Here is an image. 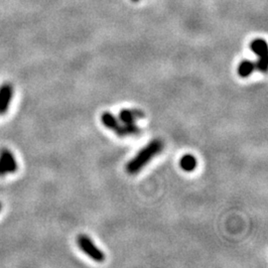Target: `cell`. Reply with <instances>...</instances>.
I'll return each mask as SVG.
<instances>
[{"label": "cell", "instance_id": "277c9868", "mask_svg": "<svg viewBox=\"0 0 268 268\" xmlns=\"http://www.w3.org/2000/svg\"><path fill=\"white\" fill-rule=\"evenodd\" d=\"M101 121L103 123V125L113 130L117 135L120 136V137H125L128 136V131H127V124L122 123L118 117H117L116 116H114L113 114L110 113H104L101 116Z\"/></svg>", "mask_w": 268, "mask_h": 268}, {"label": "cell", "instance_id": "7a4b0ae2", "mask_svg": "<svg viewBox=\"0 0 268 268\" xmlns=\"http://www.w3.org/2000/svg\"><path fill=\"white\" fill-rule=\"evenodd\" d=\"M77 243L79 248L84 252L88 257L97 262H102L105 258L104 253L93 242V240L85 234H80L77 238Z\"/></svg>", "mask_w": 268, "mask_h": 268}, {"label": "cell", "instance_id": "8992f818", "mask_svg": "<svg viewBox=\"0 0 268 268\" xmlns=\"http://www.w3.org/2000/svg\"><path fill=\"white\" fill-rule=\"evenodd\" d=\"M143 117H144V114L141 110H138V109H122L118 116V119L124 124L134 123L137 119H140Z\"/></svg>", "mask_w": 268, "mask_h": 268}, {"label": "cell", "instance_id": "8fae6325", "mask_svg": "<svg viewBox=\"0 0 268 268\" xmlns=\"http://www.w3.org/2000/svg\"><path fill=\"white\" fill-rule=\"evenodd\" d=\"M131 1H133V2H138L139 0H131Z\"/></svg>", "mask_w": 268, "mask_h": 268}, {"label": "cell", "instance_id": "30bf717a", "mask_svg": "<svg viewBox=\"0 0 268 268\" xmlns=\"http://www.w3.org/2000/svg\"><path fill=\"white\" fill-rule=\"evenodd\" d=\"M1 210H2V204L0 202V212H1Z\"/></svg>", "mask_w": 268, "mask_h": 268}, {"label": "cell", "instance_id": "3957f363", "mask_svg": "<svg viewBox=\"0 0 268 268\" xmlns=\"http://www.w3.org/2000/svg\"><path fill=\"white\" fill-rule=\"evenodd\" d=\"M18 170V163L14 154L8 148L0 150V177L14 174Z\"/></svg>", "mask_w": 268, "mask_h": 268}, {"label": "cell", "instance_id": "ba28073f", "mask_svg": "<svg viewBox=\"0 0 268 268\" xmlns=\"http://www.w3.org/2000/svg\"><path fill=\"white\" fill-rule=\"evenodd\" d=\"M255 70V63L251 60H244L238 66V75L241 78L250 77Z\"/></svg>", "mask_w": 268, "mask_h": 268}, {"label": "cell", "instance_id": "52a82bcc", "mask_svg": "<svg viewBox=\"0 0 268 268\" xmlns=\"http://www.w3.org/2000/svg\"><path fill=\"white\" fill-rule=\"evenodd\" d=\"M251 50L258 57V59L267 58V44L262 39H255L251 43Z\"/></svg>", "mask_w": 268, "mask_h": 268}, {"label": "cell", "instance_id": "9c48e42d", "mask_svg": "<svg viewBox=\"0 0 268 268\" xmlns=\"http://www.w3.org/2000/svg\"><path fill=\"white\" fill-rule=\"evenodd\" d=\"M181 168L186 172H191L197 167V159L191 154H186L180 160Z\"/></svg>", "mask_w": 268, "mask_h": 268}, {"label": "cell", "instance_id": "6da1fadb", "mask_svg": "<svg viewBox=\"0 0 268 268\" xmlns=\"http://www.w3.org/2000/svg\"><path fill=\"white\" fill-rule=\"evenodd\" d=\"M163 150V142L160 139H154L143 147L126 165V171L130 175L137 174L142 170L148 162H150L156 155Z\"/></svg>", "mask_w": 268, "mask_h": 268}, {"label": "cell", "instance_id": "5b68a950", "mask_svg": "<svg viewBox=\"0 0 268 268\" xmlns=\"http://www.w3.org/2000/svg\"><path fill=\"white\" fill-rule=\"evenodd\" d=\"M13 85L10 83H4L0 85V116L7 114L13 98Z\"/></svg>", "mask_w": 268, "mask_h": 268}]
</instances>
